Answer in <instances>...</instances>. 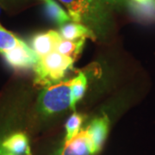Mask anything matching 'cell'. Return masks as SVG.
<instances>
[{
	"label": "cell",
	"mask_w": 155,
	"mask_h": 155,
	"mask_svg": "<svg viewBox=\"0 0 155 155\" xmlns=\"http://www.w3.org/2000/svg\"><path fill=\"white\" fill-rule=\"evenodd\" d=\"M59 33L61 38L71 41H77L80 39L90 38L91 40H96V35L91 29L84 25L82 23L75 22H68L60 28Z\"/></svg>",
	"instance_id": "cell-9"
},
{
	"label": "cell",
	"mask_w": 155,
	"mask_h": 155,
	"mask_svg": "<svg viewBox=\"0 0 155 155\" xmlns=\"http://www.w3.org/2000/svg\"><path fill=\"white\" fill-rule=\"evenodd\" d=\"M43 2L46 15L52 22L61 26L72 20L69 14L60 5V4L57 1L43 0Z\"/></svg>",
	"instance_id": "cell-10"
},
{
	"label": "cell",
	"mask_w": 155,
	"mask_h": 155,
	"mask_svg": "<svg viewBox=\"0 0 155 155\" xmlns=\"http://www.w3.org/2000/svg\"><path fill=\"white\" fill-rule=\"evenodd\" d=\"M84 116L81 114L74 112L72 116L67 119L66 123V135L65 142L71 140L78 132L81 130V126L83 124Z\"/></svg>",
	"instance_id": "cell-14"
},
{
	"label": "cell",
	"mask_w": 155,
	"mask_h": 155,
	"mask_svg": "<svg viewBox=\"0 0 155 155\" xmlns=\"http://www.w3.org/2000/svg\"><path fill=\"white\" fill-rule=\"evenodd\" d=\"M100 3L104 4V5H119L122 0H97Z\"/></svg>",
	"instance_id": "cell-16"
},
{
	"label": "cell",
	"mask_w": 155,
	"mask_h": 155,
	"mask_svg": "<svg viewBox=\"0 0 155 155\" xmlns=\"http://www.w3.org/2000/svg\"><path fill=\"white\" fill-rule=\"evenodd\" d=\"M68 11L72 22H97L104 17V5L97 0H59Z\"/></svg>",
	"instance_id": "cell-3"
},
{
	"label": "cell",
	"mask_w": 155,
	"mask_h": 155,
	"mask_svg": "<svg viewBox=\"0 0 155 155\" xmlns=\"http://www.w3.org/2000/svg\"><path fill=\"white\" fill-rule=\"evenodd\" d=\"M94 145L85 129H81L77 135L64 142L63 147L58 155H96Z\"/></svg>",
	"instance_id": "cell-5"
},
{
	"label": "cell",
	"mask_w": 155,
	"mask_h": 155,
	"mask_svg": "<svg viewBox=\"0 0 155 155\" xmlns=\"http://www.w3.org/2000/svg\"><path fill=\"white\" fill-rule=\"evenodd\" d=\"M61 40V35L55 30L36 34L31 40V48L39 58H41L56 51V47Z\"/></svg>",
	"instance_id": "cell-6"
},
{
	"label": "cell",
	"mask_w": 155,
	"mask_h": 155,
	"mask_svg": "<svg viewBox=\"0 0 155 155\" xmlns=\"http://www.w3.org/2000/svg\"><path fill=\"white\" fill-rule=\"evenodd\" d=\"M74 61L68 56L54 51L41 58L34 67V84L39 86H49L59 83L67 72L73 69Z\"/></svg>",
	"instance_id": "cell-1"
},
{
	"label": "cell",
	"mask_w": 155,
	"mask_h": 155,
	"mask_svg": "<svg viewBox=\"0 0 155 155\" xmlns=\"http://www.w3.org/2000/svg\"><path fill=\"white\" fill-rule=\"evenodd\" d=\"M87 87V77L83 72H79L77 77L72 78V102L71 109L75 110L77 103L81 99L85 93Z\"/></svg>",
	"instance_id": "cell-12"
},
{
	"label": "cell",
	"mask_w": 155,
	"mask_h": 155,
	"mask_svg": "<svg viewBox=\"0 0 155 155\" xmlns=\"http://www.w3.org/2000/svg\"><path fill=\"white\" fill-rule=\"evenodd\" d=\"M7 64L17 70H26L35 67L39 60L35 52L22 41L14 49L3 54Z\"/></svg>",
	"instance_id": "cell-4"
},
{
	"label": "cell",
	"mask_w": 155,
	"mask_h": 155,
	"mask_svg": "<svg viewBox=\"0 0 155 155\" xmlns=\"http://www.w3.org/2000/svg\"><path fill=\"white\" fill-rule=\"evenodd\" d=\"M23 41L17 37L7 29L0 25V54H5L8 51L14 49L22 43Z\"/></svg>",
	"instance_id": "cell-13"
},
{
	"label": "cell",
	"mask_w": 155,
	"mask_h": 155,
	"mask_svg": "<svg viewBox=\"0 0 155 155\" xmlns=\"http://www.w3.org/2000/svg\"><path fill=\"white\" fill-rule=\"evenodd\" d=\"M0 144L11 155H31L28 136L22 132L11 134L4 139Z\"/></svg>",
	"instance_id": "cell-8"
},
{
	"label": "cell",
	"mask_w": 155,
	"mask_h": 155,
	"mask_svg": "<svg viewBox=\"0 0 155 155\" xmlns=\"http://www.w3.org/2000/svg\"><path fill=\"white\" fill-rule=\"evenodd\" d=\"M133 1L136 5H140V9L155 11V0H133Z\"/></svg>",
	"instance_id": "cell-15"
},
{
	"label": "cell",
	"mask_w": 155,
	"mask_h": 155,
	"mask_svg": "<svg viewBox=\"0 0 155 155\" xmlns=\"http://www.w3.org/2000/svg\"><path fill=\"white\" fill-rule=\"evenodd\" d=\"M85 39H80L77 41H71L61 38L56 47V51L61 54L68 56L75 61L80 54L84 45Z\"/></svg>",
	"instance_id": "cell-11"
},
{
	"label": "cell",
	"mask_w": 155,
	"mask_h": 155,
	"mask_svg": "<svg viewBox=\"0 0 155 155\" xmlns=\"http://www.w3.org/2000/svg\"><path fill=\"white\" fill-rule=\"evenodd\" d=\"M109 125L110 120L108 116L104 115L100 117L95 118L86 127V130L92 140L97 153H99L104 144V141L109 133Z\"/></svg>",
	"instance_id": "cell-7"
},
{
	"label": "cell",
	"mask_w": 155,
	"mask_h": 155,
	"mask_svg": "<svg viewBox=\"0 0 155 155\" xmlns=\"http://www.w3.org/2000/svg\"><path fill=\"white\" fill-rule=\"evenodd\" d=\"M0 155H11V154H10L8 152H6L5 150L2 147L1 144H0Z\"/></svg>",
	"instance_id": "cell-17"
},
{
	"label": "cell",
	"mask_w": 155,
	"mask_h": 155,
	"mask_svg": "<svg viewBox=\"0 0 155 155\" xmlns=\"http://www.w3.org/2000/svg\"><path fill=\"white\" fill-rule=\"evenodd\" d=\"M72 78L45 87L39 97V109L47 115L67 110L72 102Z\"/></svg>",
	"instance_id": "cell-2"
}]
</instances>
